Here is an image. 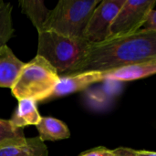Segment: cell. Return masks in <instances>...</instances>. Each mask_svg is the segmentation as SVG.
<instances>
[{"label":"cell","mask_w":156,"mask_h":156,"mask_svg":"<svg viewBox=\"0 0 156 156\" xmlns=\"http://www.w3.org/2000/svg\"><path fill=\"white\" fill-rule=\"evenodd\" d=\"M11 12V4L0 0V46L6 45L14 33Z\"/></svg>","instance_id":"obj_14"},{"label":"cell","mask_w":156,"mask_h":156,"mask_svg":"<svg viewBox=\"0 0 156 156\" xmlns=\"http://www.w3.org/2000/svg\"><path fill=\"white\" fill-rule=\"evenodd\" d=\"M103 80V71H85L60 76L58 84L46 101L64 97L74 92L81 91L89 88L90 85Z\"/></svg>","instance_id":"obj_7"},{"label":"cell","mask_w":156,"mask_h":156,"mask_svg":"<svg viewBox=\"0 0 156 156\" xmlns=\"http://www.w3.org/2000/svg\"><path fill=\"white\" fill-rule=\"evenodd\" d=\"M48 155V147L39 137L11 138L0 142V156Z\"/></svg>","instance_id":"obj_8"},{"label":"cell","mask_w":156,"mask_h":156,"mask_svg":"<svg viewBox=\"0 0 156 156\" xmlns=\"http://www.w3.org/2000/svg\"><path fill=\"white\" fill-rule=\"evenodd\" d=\"M136 156H156V154L150 151H136Z\"/></svg>","instance_id":"obj_19"},{"label":"cell","mask_w":156,"mask_h":156,"mask_svg":"<svg viewBox=\"0 0 156 156\" xmlns=\"http://www.w3.org/2000/svg\"><path fill=\"white\" fill-rule=\"evenodd\" d=\"M89 44L83 38L43 30L38 32L37 55L45 58L60 76L82 58Z\"/></svg>","instance_id":"obj_3"},{"label":"cell","mask_w":156,"mask_h":156,"mask_svg":"<svg viewBox=\"0 0 156 156\" xmlns=\"http://www.w3.org/2000/svg\"><path fill=\"white\" fill-rule=\"evenodd\" d=\"M111 156H136V150L127 147H119L112 151Z\"/></svg>","instance_id":"obj_18"},{"label":"cell","mask_w":156,"mask_h":156,"mask_svg":"<svg viewBox=\"0 0 156 156\" xmlns=\"http://www.w3.org/2000/svg\"><path fill=\"white\" fill-rule=\"evenodd\" d=\"M155 4V0H125L110 27L109 37L127 36L141 30Z\"/></svg>","instance_id":"obj_5"},{"label":"cell","mask_w":156,"mask_h":156,"mask_svg":"<svg viewBox=\"0 0 156 156\" xmlns=\"http://www.w3.org/2000/svg\"><path fill=\"white\" fill-rule=\"evenodd\" d=\"M19 5L22 12L27 16L38 32L43 31L45 22L49 14L48 9L42 0H21Z\"/></svg>","instance_id":"obj_13"},{"label":"cell","mask_w":156,"mask_h":156,"mask_svg":"<svg viewBox=\"0 0 156 156\" xmlns=\"http://www.w3.org/2000/svg\"><path fill=\"white\" fill-rule=\"evenodd\" d=\"M25 137L23 129L14 126L9 120L0 119V142L5 139Z\"/></svg>","instance_id":"obj_15"},{"label":"cell","mask_w":156,"mask_h":156,"mask_svg":"<svg viewBox=\"0 0 156 156\" xmlns=\"http://www.w3.org/2000/svg\"><path fill=\"white\" fill-rule=\"evenodd\" d=\"M41 141H60L70 136L69 127L60 120L53 117H41L36 126Z\"/></svg>","instance_id":"obj_11"},{"label":"cell","mask_w":156,"mask_h":156,"mask_svg":"<svg viewBox=\"0 0 156 156\" xmlns=\"http://www.w3.org/2000/svg\"><path fill=\"white\" fill-rule=\"evenodd\" d=\"M125 0H102L93 10L82 38L89 43L104 41L109 37L110 27Z\"/></svg>","instance_id":"obj_6"},{"label":"cell","mask_w":156,"mask_h":156,"mask_svg":"<svg viewBox=\"0 0 156 156\" xmlns=\"http://www.w3.org/2000/svg\"><path fill=\"white\" fill-rule=\"evenodd\" d=\"M112 155V150L107 149L106 147L100 146L93 148L91 150L86 151L81 153L79 156H111Z\"/></svg>","instance_id":"obj_17"},{"label":"cell","mask_w":156,"mask_h":156,"mask_svg":"<svg viewBox=\"0 0 156 156\" xmlns=\"http://www.w3.org/2000/svg\"><path fill=\"white\" fill-rule=\"evenodd\" d=\"M57 70L42 57L36 56L25 63L18 74L11 92L17 100H32L45 102L59 80Z\"/></svg>","instance_id":"obj_2"},{"label":"cell","mask_w":156,"mask_h":156,"mask_svg":"<svg viewBox=\"0 0 156 156\" xmlns=\"http://www.w3.org/2000/svg\"><path fill=\"white\" fill-rule=\"evenodd\" d=\"M141 29H146V30H154L156 31V11L155 8L152 9L148 16H146L144 23Z\"/></svg>","instance_id":"obj_16"},{"label":"cell","mask_w":156,"mask_h":156,"mask_svg":"<svg viewBox=\"0 0 156 156\" xmlns=\"http://www.w3.org/2000/svg\"><path fill=\"white\" fill-rule=\"evenodd\" d=\"M24 65L10 48L0 46V88L11 89Z\"/></svg>","instance_id":"obj_10"},{"label":"cell","mask_w":156,"mask_h":156,"mask_svg":"<svg viewBox=\"0 0 156 156\" xmlns=\"http://www.w3.org/2000/svg\"><path fill=\"white\" fill-rule=\"evenodd\" d=\"M41 119L36 101L32 100H19L18 105L12 118L9 120L16 128L23 129L26 126H37Z\"/></svg>","instance_id":"obj_12"},{"label":"cell","mask_w":156,"mask_h":156,"mask_svg":"<svg viewBox=\"0 0 156 156\" xmlns=\"http://www.w3.org/2000/svg\"><path fill=\"white\" fill-rule=\"evenodd\" d=\"M154 58H156V31L141 29L131 35L90 43L82 58L64 75L108 71Z\"/></svg>","instance_id":"obj_1"},{"label":"cell","mask_w":156,"mask_h":156,"mask_svg":"<svg viewBox=\"0 0 156 156\" xmlns=\"http://www.w3.org/2000/svg\"><path fill=\"white\" fill-rule=\"evenodd\" d=\"M104 72V80L132 81L154 75L156 72V58L129 64Z\"/></svg>","instance_id":"obj_9"},{"label":"cell","mask_w":156,"mask_h":156,"mask_svg":"<svg viewBox=\"0 0 156 156\" xmlns=\"http://www.w3.org/2000/svg\"><path fill=\"white\" fill-rule=\"evenodd\" d=\"M100 0H59L50 9L43 30L82 38L89 19Z\"/></svg>","instance_id":"obj_4"}]
</instances>
